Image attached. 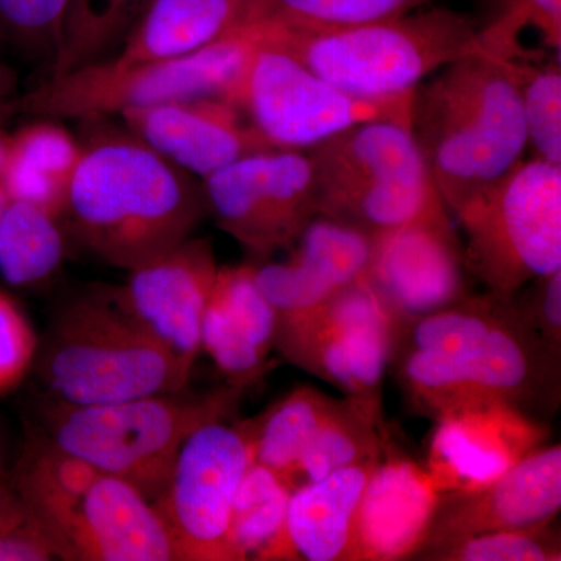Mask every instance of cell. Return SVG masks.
Instances as JSON below:
<instances>
[{"label": "cell", "mask_w": 561, "mask_h": 561, "mask_svg": "<svg viewBox=\"0 0 561 561\" xmlns=\"http://www.w3.org/2000/svg\"><path fill=\"white\" fill-rule=\"evenodd\" d=\"M518 87L527 146L535 158L561 165L560 54L527 60H507Z\"/></svg>", "instance_id": "obj_31"}, {"label": "cell", "mask_w": 561, "mask_h": 561, "mask_svg": "<svg viewBox=\"0 0 561 561\" xmlns=\"http://www.w3.org/2000/svg\"><path fill=\"white\" fill-rule=\"evenodd\" d=\"M467 275L463 247L445 214L373 238L362 278L400 324L467 297Z\"/></svg>", "instance_id": "obj_15"}, {"label": "cell", "mask_w": 561, "mask_h": 561, "mask_svg": "<svg viewBox=\"0 0 561 561\" xmlns=\"http://www.w3.org/2000/svg\"><path fill=\"white\" fill-rule=\"evenodd\" d=\"M257 0H150L113 55L136 62L180 57L216 43L253 16Z\"/></svg>", "instance_id": "obj_24"}, {"label": "cell", "mask_w": 561, "mask_h": 561, "mask_svg": "<svg viewBox=\"0 0 561 561\" xmlns=\"http://www.w3.org/2000/svg\"><path fill=\"white\" fill-rule=\"evenodd\" d=\"M442 496L426 468L398 453L387 431L354 518L350 561L413 559Z\"/></svg>", "instance_id": "obj_19"}, {"label": "cell", "mask_w": 561, "mask_h": 561, "mask_svg": "<svg viewBox=\"0 0 561 561\" xmlns=\"http://www.w3.org/2000/svg\"><path fill=\"white\" fill-rule=\"evenodd\" d=\"M339 401L311 386H300L249 420L253 461L279 476L294 491L306 449Z\"/></svg>", "instance_id": "obj_25"}, {"label": "cell", "mask_w": 561, "mask_h": 561, "mask_svg": "<svg viewBox=\"0 0 561 561\" xmlns=\"http://www.w3.org/2000/svg\"><path fill=\"white\" fill-rule=\"evenodd\" d=\"M398 321L364 278L306 311L276 313L275 348L348 400L382 412Z\"/></svg>", "instance_id": "obj_12"}, {"label": "cell", "mask_w": 561, "mask_h": 561, "mask_svg": "<svg viewBox=\"0 0 561 561\" xmlns=\"http://www.w3.org/2000/svg\"><path fill=\"white\" fill-rule=\"evenodd\" d=\"M39 373L58 401L73 405L175 393L190 382L169 350L110 290L77 298L57 313Z\"/></svg>", "instance_id": "obj_7"}, {"label": "cell", "mask_w": 561, "mask_h": 561, "mask_svg": "<svg viewBox=\"0 0 561 561\" xmlns=\"http://www.w3.org/2000/svg\"><path fill=\"white\" fill-rule=\"evenodd\" d=\"M432 0H257L253 18L295 32H334L404 16Z\"/></svg>", "instance_id": "obj_30"}, {"label": "cell", "mask_w": 561, "mask_h": 561, "mask_svg": "<svg viewBox=\"0 0 561 561\" xmlns=\"http://www.w3.org/2000/svg\"><path fill=\"white\" fill-rule=\"evenodd\" d=\"M81 142L55 119H38L10 136V164L69 184L81 158Z\"/></svg>", "instance_id": "obj_34"}, {"label": "cell", "mask_w": 561, "mask_h": 561, "mask_svg": "<svg viewBox=\"0 0 561 561\" xmlns=\"http://www.w3.org/2000/svg\"><path fill=\"white\" fill-rule=\"evenodd\" d=\"M468 275L513 295L561 268V165L531 158L476 192L454 214Z\"/></svg>", "instance_id": "obj_10"}, {"label": "cell", "mask_w": 561, "mask_h": 561, "mask_svg": "<svg viewBox=\"0 0 561 561\" xmlns=\"http://www.w3.org/2000/svg\"><path fill=\"white\" fill-rule=\"evenodd\" d=\"M54 549L18 494H0V561L55 560Z\"/></svg>", "instance_id": "obj_35"}, {"label": "cell", "mask_w": 561, "mask_h": 561, "mask_svg": "<svg viewBox=\"0 0 561 561\" xmlns=\"http://www.w3.org/2000/svg\"><path fill=\"white\" fill-rule=\"evenodd\" d=\"M276 312L262 294L254 264L219 267L202 321V350L227 376L247 389L268 368L275 348Z\"/></svg>", "instance_id": "obj_22"}, {"label": "cell", "mask_w": 561, "mask_h": 561, "mask_svg": "<svg viewBox=\"0 0 561 561\" xmlns=\"http://www.w3.org/2000/svg\"><path fill=\"white\" fill-rule=\"evenodd\" d=\"M10 136L0 130V217L10 203L9 194L5 190V169L9 162Z\"/></svg>", "instance_id": "obj_39"}, {"label": "cell", "mask_w": 561, "mask_h": 561, "mask_svg": "<svg viewBox=\"0 0 561 561\" xmlns=\"http://www.w3.org/2000/svg\"><path fill=\"white\" fill-rule=\"evenodd\" d=\"M16 494L69 561H176L171 535L153 502L116 476L32 442L18 465Z\"/></svg>", "instance_id": "obj_4"}, {"label": "cell", "mask_w": 561, "mask_h": 561, "mask_svg": "<svg viewBox=\"0 0 561 561\" xmlns=\"http://www.w3.org/2000/svg\"><path fill=\"white\" fill-rule=\"evenodd\" d=\"M209 214L256 262L289 250L317 214L306 151H253L202 180Z\"/></svg>", "instance_id": "obj_14"}, {"label": "cell", "mask_w": 561, "mask_h": 561, "mask_svg": "<svg viewBox=\"0 0 561 561\" xmlns=\"http://www.w3.org/2000/svg\"><path fill=\"white\" fill-rule=\"evenodd\" d=\"M94 128L81 142L62 217L92 256L130 272L191 238L209 214L205 190L127 128Z\"/></svg>", "instance_id": "obj_2"}, {"label": "cell", "mask_w": 561, "mask_h": 561, "mask_svg": "<svg viewBox=\"0 0 561 561\" xmlns=\"http://www.w3.org/2000/svg\"><path fill=\"white\" fill-rule=\"evenodd\" d=\"M561 508V446H540L478 490L445 493L421 553L486 534L552 524Z\"/></svg>", "instance_id": "obj_18"}, {"label": "cell", "mask_w": 561, "mask_h": 561, "mask_svg": "<svg viewBox=\"0 0 561 561\" xmlns=\"http://www.w3.org/2000/svg\"><path fill=\"white\" fill-rule=\"evenodd\" d=\"M60 219L21 201H10L0 217V275L16 287L50 279L65 260Z\"/></svg>", "instance_id": "obj_27"}, {"label": "cell", "mask_w": 561, "mask_h": 561, "mask_svg": "<svg viewBox=\"0 0 561 561\" xmlns=\"http://www.w3.org/2000/svg\"><path fill=\"white\" fill-rule=\"evenodd\" d=\"M560 360L516 294L486 290L398 324L389 368L409 411L424 419L485 402L542 419L560 404Z\"/></svg>", "instance_id": "obj_1"}, {"label": "cell", "mask_w": 561, "mask_h": 561, "mask_svg": "<svg viewBox=\"0 0 561 561\" xmlns=\"http://www.w3.org/2000/svg\"><path fill=\"white\" fill-rule=\"evenodd\" d=\"M69 0H0V43L32 61L54 65Z\"/></svg>", "instance_id": "obj_33"}, {"label": "cell", "mask_w": 561, "mask_h": 561, "mask_svg": "<svg viewBox=\"0 0 561 561\" xmlns=\"http://www.w3.org/2000/svg\"><path fill=\"white\" fill-rule=\"evenodd\" d=\"M434 423L424 468L443 494L496 481L549 435L542 419L504 402L465 405Z\"/></svg>", "instance_id": "obj_17"}, {"label": "cell", "mask_w": 561, "mask_h": 561, "mask_svg": "<svg viewBox=\"0 0 561 561\" xmlns=\"http://www.w3.org/2000/svg\"><path fill=\"white\" fill-rule=\"evenodd\" d=\"M427 561H560V534L548 526L486 531L421 553Z\"/></svg>", "instance_id": "obj_32"}, {"label": "cell", "mask_w": 561, "mask_h": 561, "mask_svg": "<svg viewBox=\"0 0 561 561\" xmlns=\"http://www.w3.org/2000/svg\"><path fill=\"white\" fill-rule=\"evenodd\" d=\"M247 389L230 386L198 394H147L110 404L57 401L47 411V435L61 451L122 479L153 502L198 427L227 420Z\"/></svg>", "instance_id": "obj_6"}, {"label": "cell", "mask_w": 561, "mask_h": 561, "mask_svg": "<svg viewBox=\"0 0 561 561\" xmlns=\"http://www.w3.org/2000/svg\"><path fill=\"white\" fill-rule=\"evenodd\" d=\"M386 432L382 412L343 398L306 449L295 476L294 490L378 456L382 453Z\"/></svg>", "instance_id": "obj_29"}, {"label": "cell", "mask_w": 561, "mask_h": 561, "mask_svg": "<svg viewBox=\"0 0 561 561\" xmlns=\"http://www.w3.org/2000/svg\"><path fill=\"white\" fill-rule=\"evenodd\" d=\"M382 453L291 491L287 560L350 561L354 518Z\"/></svg>", "instance_id": "obj_23"}, {"label": "cell", "mask_w": 561, "mask_h": 561, "mask_svg": "<svg viewBox=\"0 0 561 561\" xmlns=\"http://www.w3.org/2000/svg\"><path fill=\"white\" fill-rule=\"evenodd\" d=\"M306 153L316 179L317 214L371 239L449 214L409 122H360Z\"/></svg>", "instance_id": "obj_9"}, {"label": "cell", "mask_w": 561, "mask_h": 561, "mask_svg": "<svg viewBox=\"0 0 561 561\" xmlns=\"http://www.w3.org/2000/svg\"><path fill=\"white\" fill-rule=\"evenodd\" d=\"M257 35L260 24L250 20L216 43L180 57L136 62L106 58L47 77L14 98L9 113L36 119L88 121L187 99H221L234 105Z\"/></svg>", "instance_id": "obj_8"}, {"label": "cell", "mask_w": 561, "mask_h": 561, "mask_svg": "<svg viewBox=\"0 0 561 561\" xmlns=\"http://www.w3.org/2000/svg\"><path fill=\"white\" fill-rule=\"evenodd\" d=\"M261 21L268 38L328 83L364 101L409 98L432 73L485 51L474 20L446 7L334 32L287 31Z\"/></svg>", "instance_id": "obj_5"}, {"label": "cell", "mask_w": 561, "mask_h": 561, "mask_svg": "<svg viewBox=\"0 0 561 561\" xmlns=\"http://www.w3.org/2000/svg\"><path fill=\"white\" fill-rule=\"evenodd\" d=\"M529 284L523 295L516 291L524 317L545 345L561 356V268Z\"/></svg>", "instance_id": "obj_37"}, {"label": "cell", "mask_w": 561, "mask_h": 561, "mask_svg": "<svg viewBox=\"0 0 561 561\" xmlns=\"http://www.w3.org/2000/svg\"><path fill=\"white\" fill-rule=\"evenodd\" d=\"M119 116L133 135L201 180L245 154L271 149L242 111L221 99L173 101Z\"/></svg>", "instance_id": "obj_20"}, {"label": "cell", "mask_w": 561, "mask_h": 561, "mask_svg": "<svg viewBox=\"0 0 561 561\" xmlns=\"http://www.w3.org/2000/svg\"><path fill=\"white\" fill-rule=\"evenodd\" d=\"M150 0H69L49 77L113 57Z\"/></svg>", "instance_id": "obj_28"}, {"label": "cell", "mask_w": 561, "mask_h": 561, "mask_svg": "<svg viewBox=\"0 0 561 561\" xmlns=\"http://www.w3.org/2000/svg\"><path fill=\"white\" fill-rule=\"evenodd\" d=\"M14 88H16V77L0 58V122L10 114L9 106L14 99Z\"/></svg>", "instance_id": "obj_38"}, {"label": "cell", "mask_w": 561, "mask_h": 561, "mask_svg": "<svg viewBox=\"0 0 561 561\" xmlns=\"http://www.w3.org/2000/svg\"><path fill=\"white\" fill-rule=\"evenodd\" d=\"M409 127L451 216L515 168L527 149L511 65L490 51L460 58L420 83Z\"/></svg>", "instance_id": "obj_3"}, {"label": "cell", "mask_w": 561, "mask_h": 561, "mask_svg": "<svg viewBox=\"0 0 561 561\" xmlns=\"http://www.w3.org/2000/svg\"><path fill=\"white\" fill-rule=\"evenodd\" d=\"M253 461L249 421H213L187 438L153 501L179 561H231L232 502Z\"/></svg>", "instance_id": "obj_13"}, {"label": "cell", "mask_w": 561, "mask_h": 561, "mask_svg": "<svg viewBox=\"0 0 561 561\" xmlns=\"http://www.w3.org/2000/svg\"><path fill=\"white\" fill-rule=\"evenodd\" d=\"M217 265L209 239L190 238L133 268L124 286L110 294L150 331L191 378L202 351V321Z\"/></svg>", "instance_id": "obj_16"}, {"label": "cell", "mask_w": 561, "mask_h": 561, "mask_svg": "<svg viewBox=\"0 0 561 561\" xmlns=\"http://www.w3.org/2000/svg\"><path fill=\"white\" fill-rule=\"evenodd\" d=\"M260 24L234 105L271 149L306 151L360 122H409L412 95L375 102L353 98L328 83L268 38Z\"/></svg>", "instance_id": "obj_11"}, {"label": "cell", "mask_w": 561, "mask_h": 561, "mask_svg": "<svg viewBox=\"0 0 561 561\" xmlns=\"http://www.w3.org/2000/svg\"><path fill=\"white\" fill-rule=\"evenodd\" d=\"M371 245L365 232L316 216L286 261L254 262L257 286L278 316L306 311L359 280L370 262Z\"/></svg>", "instance_id": "obj_21"}, {"label": "cell", "mask_w": 561, "mask_h": 561, "mask_svg": "<svg viewBox=\"0 0 561 561\" xmlns=\"http://www.w3.org/2000/svg\"><path fill=\"white\" fill-rule=\"evenodd\" d=\"M38 354L31 323L9 295L0 291V391L24 378Z\"/></svg>", "instance_id": "obj_36"}, {"label": "cell", "mask_w": 561, "mask_h": 561, "mask_svg": "<svg viewBox=\"0 0 561 561\" xmlns=\"http://www.w3.org/2000/svg\"><path fill=\"white\" fill-rule=\"evenodd\" d=\"M3 493V489H2V485H0V494Z\"/></svg>", "instance_id": "obj_40"}, {"label": "cell", "mask_w": 561, "mask_h": 561, "mask_svg": "<svg viewBox=\"0 0 561 561\" xmlns=\"http://www.w3.org/2000/svg\"><path fill=\"white\" fill-rule=\"evenodd\" d=\"M291 489L279 476L251 461L232 502L231 561L287 560L286 518Z\"/></svg>", "instance_id": "obj_26"}]
</instances>
